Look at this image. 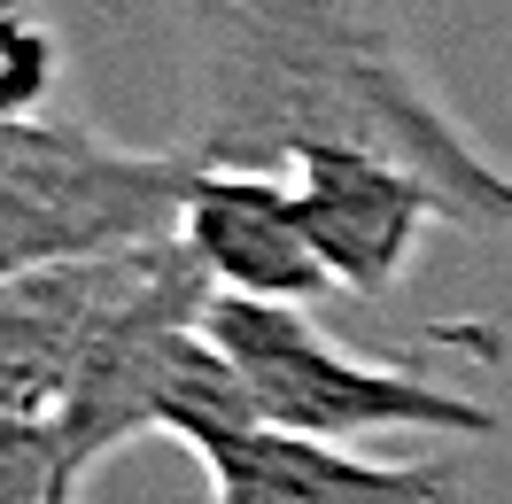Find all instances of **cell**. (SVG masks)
<instances>
[{"instance_id":"10","label":"cell","mask_w":512,"mask_h":504,"mask_svg":"<svg viewBox=\"0 0 512 504\" xmlns=\"http://www.w3.org/2000/svg\"><path fill=\"white\" fill-rule=\"evenodd\" d=\"M63 86V39L39 8H0V125L55 117L47 101Z\"/></svg>"},{"instance_id":"1","label":"cell","mask_w":512,"mask_h":504,"mask_svg":"<svg viewBox=\"0 0 512 504\" xmlns=\"http://www.w3.org/2000/svg\"><path fill=\"white\" fill-rule=\"evenodd\" d=\"M179 148L202 171L381 148L443 194L458 233H512V171L450 109L396 0H187Z\"/></svg>"},{"instance_id":"5","label":"cell","mask_w":512,"mask_h":504,"mask_svg":"<svg viewBox=\"0 0 512 504\" xmlns=\"http://www.w3.org/2000/svg\"><path fill=\"white\" fill-rule=\"evenodd\" d=\"M288 187L334 287L365 295V303L396 295L404 272L419 264V249H427V233L450 225L443 194L381 148H311V156L288 163Z\"/></svg>"},{"instance_id":"2","label":"cell","mask_w":512,"mask_h":504,"mask_svg":"<svg viewBox=\"0 0 512 504\" xmlns=\"http://www.w3.org/2000/svg\"><path fill=\"white\" fill-rule=\"evenodd\" d=\"M194 179L187 148H125L78 117L0 125V280L171 241Z\"/></svg>"},{"instance_id":"6","label":"cell","mask_w":512,"mask_h":504,"mask_svg":"<svg viewBox=\"0 0 512 504\" xmlns=\"http://www.w3.org/2000/svg\"><path fill=\"white\" fill-rule=\"evenodd\" d=\"M179 249L194 256V272L218 295H241V303L311 311L326 295H342L311 249L288 171H202L187 210H179Z\"/></svg>"},{"instance_id":"7","label":"cell","mask_w":512,"mask_h":504,"mask_svg":"<svg viewBox=\"0 0 512 504\" xmlns=\"http://www.w3.org/2000/svg\"><path fill=\"white\" fill-rule=\"evenodd\" d=\"M210 497L218 504H458V458H357L350 442L288 435L264 427L218 442L210 458Z\"/></svg>"},{"instance_id":"4","label":"cell","mask_w":512,"mask_h":504,"mask_svg":"<svg viewBox=\"0 0 512 504\" xmlns=\"http://www.w3.org/2000/svg\"><path fill=\"white\" fill-rule=\"evenodd\" d=\"M210 303H218V287L194 272V256L179 249V233H171L156 249V264H148V280L132 287V303L109 318L101 342L86 349V365H78L63 411H55L86 473H94L109 450H125L132 435H156L163 427L171 365H179V349L202 334Z\"/></svg>"},{"instance_id":"8","label":"cell","mask_w":512,"mask_h":504,"mask_svg":"<svg viewBox=\"0 0 512 504\" xmlns=\"http://www.w3.org/2000/svg\"><path fill=\"white\" fill-rule=\"evenodd\" d=\"M249 427H256V396H249V380H241V365L210 342V318H202V334H194V342L179 349V365H171L163 427H156V435L187 442L194 458H210L218 442L249 435Z\"/></svg>"},{"instance_id":"11","label":"cell","mask_w":512,"mask_h":504,"mask_svg":"<svg viewBox=\"0 0 512 504\" xmlns=\"http://www.w3.org/2000/svg\"><path fill=\"white\" fill-rule=\"evenodd\" d=\"M0 8H32V0H0Z\"/></svg>"},{"instance_id":"9","label":"cell","mask_w":512,"mask_h":504,"mask_svg":"<svg viewBox=\"0 0 512 504\" xmlns=\"http://www.w3.org/2000/svg\"><path fill=\"white\" fill-rule=\"evenodd\" d=\"M78 450H70L63 419H24L0 411V504H78Z\"/></svg>"},{"instance_id":"3","label":"cell","mask_w":512,"mask_h":504,"mask_svg":"<svg viewBox=\"0 0 512 504\" xmlns=\"http://www.w3.org/2000/svg\"><path fill=\"white\" fill-rule=\"evenodd\" d=\"M210 342L241 365L264 427L319 442H357V435H450V442H489L505 419L443 380L412 365H365L342 342H326V326L295 303H210Z\"/></svg>"}]
</instances>
